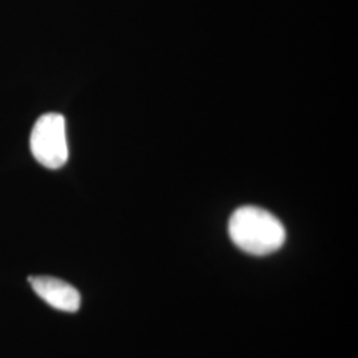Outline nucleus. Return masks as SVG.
<instances>
[{"label":"nucleus","instance_id":"f257e3e1","mask_svg":"<svg viewBox=\"0 0 358 358\" xmlns=\"http://www.w3.org/2000/svg\"><path fill=\"white\" fill-rule=\"evenodd\" d=\"M229 234L236 247L254 256L279 251L287 238L282 222L256 206H243L234 211L229 222Z\"/></svg>","mask_w":358,"mask_h":358},{"label":"nucleus","instance_id":"f03ea898","mask_svg":"<svg viewBox=\"0 0 358 358\" xmlns=\"http://www.w3.org/2000/svg\"><path fill=\"white\" fill-rule=\"evenodd\" d=\"M31 153L41 166L57 170L69 158L66 124L60 113H45L35 122L29 137Z\"/></svg>","mask_w":358,"mask_h":358},{"label":"nucleus","instance_id":"7ed1b4c3","mask_svg":"<svg viewBox=\"0 0 358 358\" xmlns=\"http://www.w3.org/2000/svg\"><path fill=\"white\" fill-rule=\"evenodd\" d=\"M34 291L48 306L59 310L75 313L81 304V296L75 287L56 278L36 276L28 279Z\"/></svg>","mask_w":358,"mask_h":358}]
</instances>
